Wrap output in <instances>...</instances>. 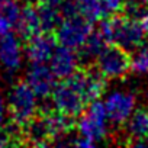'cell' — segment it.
Listing matches in <instances>:
<instances>
[{
  "instance_id": "cell-8",
  "label": "cell",
  "mask_w": 148,
  "mask_h": 148,
  "mask_svg": "<svg viewBox=\"0 0 148 148\" xmlns=\"http://www.w3.org/2000/svg\"><path fill=\"white\" fill-rule=\"evenodd\" d=\"M22 38L18 34L8 32L0 35V67L9 76L16 74L22 65L25 49L21 44Z\"/></svg>"
},
{
  "instance_id": "cell-12",
  "label": "cell",
  "mask_w": 148,
  "mask_h": 148,
  "mask_svg": "<svg viewBox=\"0 0 148 148\" xmlns=\"http://www.w3.org/2000/svg\"><path fill=\"white\" fill-rule=\"evenodd\" d=\"M16 34L22 38V41H26L28 38L42 32L41 28V19H39V13H38V8L36 3L32 2H26L22 6L21 10V16L19 21L16 23L15 28Z\"/></svg>"
},
{
  "instance_id": "cell-22",
  "label": "cell",
  "mask_w": 148,
  "mask_h": 148,
  "mask_svg": "<svg viewBox=\"0 0 148 148\" xmlns=\"http://www.w3.org/2000/svg\"><path fill=\"white\" fill-rule=\"evenodd\" d=\"M145 26H147V34H148V19L145 21Z\"/></svg>"
},
{
  "instance_id": "cell-11",
  "label": "cell",
  "mask_w": 148,
  "mask_h": 148,
  "mask_svg": "<svg viewBox=\"0 0 148 148\" xmlns=\"http://www.w3.org/2000/svg\"><path fill=\"white\" fill-rule=\"evenodd\" d=\"M55 74L52 73L51 67L45 64H32L26 73V82L35 92V95L41 99H48L52 96V92L57 86Z\"/></svg>"
},
{
  "instance_id": "cell-20",
  "label": "cell",
  "mask_w": 148,
  "mask_h": 148,
  "mask_svg": "<svg viewBox=\"0 0 148 148\" xmlns=\"http://www.w3.org/2000/svg\"><path fill=\"white\" fill-rule=\"evenodd\" d=\"M128 3H136V5H144L148 6V0H126Z\"/></svg>"
},
{
  "instance_id": "cell-10",
  "label": "cell",
  "mask_w": 148,
  "mask_h": 148,
  "mask_svg": "<svg viewBox=\"0 0 148 148\" xmlns=\"http://www.w3.org/2000/svg\"><path fill=\"white\" fill-rule=\"evenodd\" d=\"M80 55L76 52V49L60 45L55 48L51 60H49V67L55 77L60 80L68 79L76 73L80 67Z\"/></svg>"
},
{
  "instance_id": "cell-9",
  "label": "cell",
  "mask_w": 148,
  "mask_h": 148,
  "mask_svg": "<svg viewBox=\"0 0 148 148\" xmlns=\"http://www.w3.org/2000/svg\"><path fill=\"white\" fill-rule=\"evenodd\" d=\"M57 38L52 32H39L26 39L23 45L25 55L32 64H45L51 60L55 48Z\"/></svg>"
},
{
  "instance_id": "cell-23",
  "label": "cell",
  "mask_w": 148,
  "mask_h": 148,
  "mask_svg": "<svg viewBox=\"0 0 148 148\" xmlns=\"http://www.w3.org/2000/svg\"><path fill=\"white\" fill-rule=\"evenodd\" d=\"M145 97H147V100H148V90L145 92Z\"/></svg>"
},
{
  "instance_id": "cell-13",
  "label": "cell",
  "mask_w": 148,
  "mask_h": 148,
  "mask_svg": "<svg viewBox=\"0 0 148 148\" xmlns=\"http://www.w3.org/2000/svg\"><path fill=\"white\" fill-rule=\"evenodd\" d=\"M125 138L128 145H135L136 142L148 138V109L139 108L134 110L131 118L126 121Z\"/></svg>"
},
{
  "instance_id": "cell-7",
  "label": "cell",
  "mask_w": 148,
  "mask_h": 148,
  "mask_svg": "<svg viewBox=\"0 0 148 148\" xmlns=\"http://www.w3.org/2000/svg\"><path fill=\"white\" fill-rule=\"evenodd\" d=\"M135 95L131 92L116 90L108 95L105 108L109 116V121L115 126H122L126 123V121L131 118V115L135 110Z\"/></svg>"
},
{
  "instance_id": "cell-19",
  "label": "cell",
  "mask_w": 148,
  "mask_h": 148,
  "mask_svg": "<svg viewBox=\"0 0 148 148\" xmlns=\"http://www.w3.org/2000/svg\"><path fill=\"white\" fill-rule=\"evenodd\" d=\"M8 145H15L10 134H2L0 132V147H8Z\"/></svg>"
},
{
  "instance_id": "cell-2",
  "label": "cell",
  "mask_w": 148,
  "mask_h": 148,
  "mask_svg": "<svg viewBox=\"0 0 148 148\" xmlns=\"http://www.w3.org/2000/svg\"><path fill=\"white\" fill-rule=\"evenodd\" d=\"M36 95L26 80H18L12 84L8 93V115L10 125L21 132L22 129L36 116L38 103Z\"/></svg>"
},
{
  "instance_id": "cell-17",
  "label": "cell",
  "mask_w": 148,
  "mask_h": 148,
  "mask_svg": "<svg viewBox=\"0 0 148 148\" xmlns=\"http://www.w3.org/2000/svg\"><path fill=\"white\" fill-rule=\"evenodd\" d=\"M125 3H126V0H102V5H103V9L106 12V16L122 12Z\"/></svg>"
},
{
  "instance_id": "cell-1",
  "label": "cell",
  "mask_w": 148,
  "mask_h": 148,
  "mask_svg": "<svg viewBox=\"0 0 148 148\" xmlns=\"http://www.w3.org/2000/svg\"><path fill=\"white\" fill-rule=\"evenodd\" d=\"M99 29L110 44H116L126 51H134L141 47L148 35L145 22L134 19L125 13L110 18L106 16V19L103 18L99 23Z\"/></svg>"
},
{
  "instance_id": "cell-18",
  "label": "cell",
  "mask_w": 148,
  "mask_h": 148,
  "mask_svg": "<svg viewBox=\"0 0 148 148\" xmlns=\"http://www.w3.org/2000/svg\"><path fill=\"white\" fill-rule=\"evenodd\" d=\"M6 118H8V103L3 97V93L0 92V128L5 125Z\"/></svg>"
},
{
  "instance_id": "cell-21",
  "label": "cell",
  "mask_w": 148,
  "mask_h": 148,
  "mask_svg": "<svg viewBox=\"0 0 148 148\" xmlns=\"http://www.w3.org/2000/svg\"><path fill=\"white\" fill-rule=\"evenodd\" d=\"M10 2H15V0H0V6H3L6 3H10Z\"/></svg>"
},
{
  "instance_id": "cell-4",
  "label": "cell",
  "mask_w": 148,
  "mask_h": 148,
  "mask_svg": "<svg viewBox=\"0 0 148 148\" xmlns=\"http://www.w3.org/2000/svg\"><path fill=\"white\" fill-rule=\"evenodd\" d=\"M51 97H52V106L58 112L71 118L80 116V113L90 105L73 76L61 80L55 86Z\"/></svg>"
},
{
  "instance_id": "cell-5",
  "label": "cell",
  "mask_w": 148,
  "mask_h": 148,
  "mask_svg": "<svg viewBox=\"0 0 148 148\" xmlns=\"http://www.w3.org/2000/svg\"><path fill=\"white\" fill-rule=\"evenodd\" d=\"M92 32H93L92 21L79 13L62 18L58 28L55 29V38L60 45L77 51L84 45Z\"/></svg>"
},
{
  "instance_id": "cell-16",
  "label": "cell",
  "mask_w": 148,
  "mask_h": 148,
  "mask_svg": "<svg viewBox=\"0 0 148 148\" xmlns=\"http://www.w3.org/2000/svg\"><path fill=\"white\" fill-rule=\"evenodd\" d=\"M131 71L135 74H148V45L142 44L132 51Z\"/></svg>"
},
{
  "instance_id": "cell-14",
  "label": "cell",
  "mask_w": 148,
  "mask_h": 148,
  "mask_svg": "<svg viewBox=\"0 0 148 148\" xmlns=\"http://www.w3.org/2000/svg\"><path fill=\"white\" fill-rule=\"evenodd\" d=\"M110 42L106 39V36L100 32V29L97 28L96 31H93L90 34V36L87 38V41L84 42V45L79 49L80 51V60L84 62H90V61H96V58L99 57V54L109 45Z\"/></svg>"
},
{
  "instance_id": "cell-3",
  "label": "cell",
  "mask_w": 148,
  "mask_h": 148,
  "mask_svg": "<svg viewBox=\"0 0 148 148\" xmlns=\"http://www.w3.org/2000/svg\"><path fill=\"white\" fill-rule=\"evenodd\" d=\"M109 122L105 103L95 100L80 113L76 123L77 135L93 144L103 141L109 132Z\"/></svg>"
},
{
  "instance_id": "cell-6",
  "label": "cell",
  "mask_w": 148,
  "mask_h": 148,
  "mask_svg": "<svg viewBox=\"0 0 148 148\" xmlns=\"http://www.w3.org/2000/svg\"><path fill=\"white\" fill-rule=\"evenodd\" d=\"M96 68L108 80L125 79L131 71L129 51L116 44H109L96 58Z\"/></svg>"
},
{
  "instance_id": "cell-15",
  "label": "cell",
  "mask_w": 148,
  "mask_h": 148,
  "mask_svg": "<svg viewBox=\"0 0 148 148\" xmlns=\"http://www.w3.org/2000/svg\"><path fill=\"white\" fill-rule=\"evenodd\" d=\"M76 3L80 15H83L92 22L106 18V12L103 9L102 0H76Z\"/></svg>"
}]
</instances>
